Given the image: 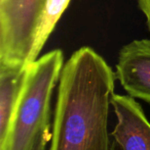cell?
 <instances>
[{
	"instance_id": "obj_1",
	"label": "cell",
	"mask_w": 150,
	"mask_h": 150,
	"mask_svg": "<svg viewBox=\"0 0 150 150\" xmlns=\"http://www.w3.org/2000/svg\"><path fill=\"white\" fill-rule=\"evenodd\" d=\"M115 78L93 48L70 56L59 80L50 150H111L108 115Z\"/></svg>"
},
{
	"instance_id": "obj_2",
	"label": "cell",
	"mask_w": 150,
	"mask_h": 150,
	"mask_svg": "<svg viewBox=\"0 0 150 150\" xmlns=\"http://www.w3.org/2000/svg\"><path fill=\"white\" fill-rule=\"evenodd\" d=\"M64 67V54L55 49L30 63L4 150H32L41 130L50 127V98Z\"/></svg>"
},
{
	"instance_id": "obj_3",
	"label": "cell",
	"mask_w": 150,
	"mask_h": 150,
	"mask_svg": "<svg viewBox=\"0 0 150 150\" xmlns=\"http://www.w3.org/2000/svg\"><path fill=\"white\" fill-rule=\"evenodd\" d=\"M46 0H0V64L29 65Z\"/></svg>"
},
{
	"instance_id": "obj_4",
	"label": "cell",
	"mask_w": 150,
	"mask_h": 150,
	"mask_svg": "<svg viewBox=\"0 0 150 150\" xmlns=\"http://www.w3.org/2000/svg\"><path fill=\"white\" fill-rule=\"evenodd\" d=\"M111 105L117 124L111 133V150H150V122L134 97L113 94Z\"/></svg>"
},
{
	"instance_id": "obj_5",
	"label": "cell",
	"mask_w": 150,
	"mask_h": 150,
	"mask_svg": "<svg viewBox=\"0 0 150 150\" xmlns=\"http://www.w3.org/2000/svg\"><path fill=\"white\" fill-rule=\"evenodd\" d=\"M116 79L130 96L150 103V40H133L118 54Z\"/></svg>"
},
{
	"instance_id": "obj_6",
	"label": "cell",
	"mask_w": 150,
	"mask_h": 150,
	"mask_svg": "<svg viewBox=\"0 0 150 150\" xmlns=\"http://www.w3.org/2000/svg\"><path fill=\"white\" fill-rule=\"evenodd\" d=\"M28 67L0 64V150L7 144Z\"/></svg>"
},
{
	"instance_id": "obj_7",
	"label": "cell",
	"mask_w": 150,
	"mask_h": 150,
	"mask_svg": "<svg viewBox=\"0 0 150 150\" xmlns=\"http://www.w3.org/2000/svg\"><path fill=\"white\" fill-rule=\"evenodd\" d=\"M69 2L70 0H46L43 16H42L37 31L36 39L34 42V47H33L32 56H31L32 62L38 58V55L41 52L48 37L60 21L62 14L68 7Z\"/></svg>"
},
{
	"instance_id": "obj_8",
	"label": "cell",
	"mask_w": 150,
	"mask_h": 150,
	"mask_svg": "<svg viewBox=\"0 0 150 150\" xmlns=\"http://www.w3.org/2000/svg\"><path fill=\"white\" fill-rule=\"evenodd\" d=\"M47 141H48V128H45L38 133L32 150H45Z\"/></svg>"
},
{
	"instance_id": "obj_9",
	"label": "cell",
	"mask_w": 150,
	"mask_h": 150,
	"mask_svg": "<svg viewBox=\"0 0 150 150\" xmlns=\"http://www.w3.org/2000/svg\"><path fill=\"white\" fill-rule=\"evenodd\" d=\"M138 5L146 18L147 27L150 31V0H138Z\"/></svg>"
}]
</instances>
